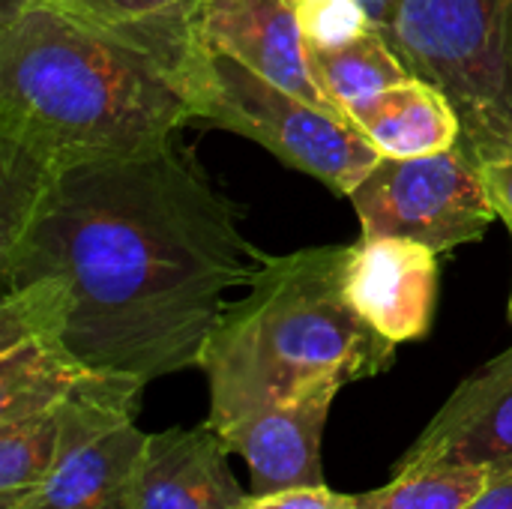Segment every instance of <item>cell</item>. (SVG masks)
Returning a JSON list of instances; mask_svg holds the SVG:
<instances>
[{
    "label": "cell",
    "instance_id": "6da1fadb",
    "mask_svg": "<svg viewBox=\"0 0 512 509\" xmlns=\"http://www.w3.org/2000/svg\"><path fill=\"white\" fill-rule=\"evenodd\" d=\"M264 261L243 207L177 135L69 165L0 237V339L45 336L93 372L150 384L201 366L225 291Z\"/></svg>",
    "mask_w": 512,
    "mask_h": 509
},
{
    "label": "cell",
    "instance_id": "7a4b0ae2",
    "mask_svg": "<svg viewBox=\"0 0 512 509\" xmlns=\"http://www.w3.org/2000/svg\"><path fill=\"white\" fill-rule=\"evenodd\" d=\"M189 120L156 57L57 3L27 6L0 24V237L69 165L153 150Z\"/></svg>",
    "mask_w": 512,
    "mask_h": 509
},
{
    "label": "cell",
    "instance_id": "3957f363",
    "mask_svg": "<svg viewBox=\"0 0 512 509\" xmlns=\"http://www.w3.org/2000/svg\"><path fill=\"white\" fill-rule=\"evenodd\" d=\"M351 255L354 246L267 255L249 294L225 306L198 366L207 375V423L216 432L312 381L354 384L393 366L396 342L348 297Z\"/></svg>",
    "mask_w": 512,
    "mask_h": 509
},
{
    "label": "cell",
    "instance_id": "277c9868",
    "mask_svg": "<svg viewBox=\"0 0 512 509\" xmlns=\"http://www.w3.org/2000/svg\"><path fill=\"white\" fill-rule=\"evenodd\" d=\"M411 75L459 114V147L477 162L512 153V0H396L387 30Z\"/></svg>",
    "mask_w": 512,
    "mask_h": 509
},
{
    "label": "cell",
    "instance_id": "5b68a950",
    "mask_svg": "<svg viewBox=\"0 0 512 509\" xmlns=\"http://www.w3.org/2000/svg\"><path fill=\"white\" fill-rule=\"evenodd\" d=\"M180 90L192 120L258 141L336 195H351L381 159L348 117L273 84L231 54L198 45L180 75Z\"/></svg>",
    "mask_w": 512,
    "mask_h": 509
},
{
    "label": "cell",
    "instance_id": "8992f818",
    "mask_svg": "<svg viewBox=\"0 0 512 509\" xmlns=\"http://www.w3.org/2000/svg\"><path fill=\"white\" fill-rule=\"evenodd\" d=\"M144 381L87 369L60 408V453L18 509H129L147 435L135 426Z\"/></svg>",
    "mask_w": 512,
    "mask_h": 509
},
{
    "label": "cell",
    "instance_id": "52a82bcc",
    "mask_svg": "<svg viewBox=\"0 0 512 509\" xmlns=\"http://www.w3.org/2000/svg\"><path fill=\"white\" fill-rule=\"evenodd\" d=\"M348 198L363 237H402L438 255L480 240L498 219L480 165L459 144L414 159L381 156Z\"/></svg>",
    "mask_w": 512,
    "mask_h": 509
},
{
    "label": "cell",
    "instance_id": "ba28073f",
    "mask_svg": "<svg viewBox=\"0 0 512 509\" xmlns=\"http://www.w3.org/2000/svg\"><path fill=\"white\" fill-rule=\"evenodd\" d=\"M483 471L495 483L512 477V348L468 375L393 474Z\"/></svg>",
    "mask_w": 512,
    "mask_h": 509
},
{
    "label": "cell",
    "instance_id": "9c48e42d",
    "mask_svg": "<svg viewBox=\"0 0 512 509\" xmlns=\"http://www.w3.org/2000/svg\"><path fill=\"white\" fill-rule=\"evenodd\" d=\"M342 387L339 378L312 381L294 396L219 429L228 453L249 465L255 495L324 483L321 438Z\"/></svg>",
    "mask_w": 512,
    "mask_h": 509
},
{
    "label": "cell",
    "instance_id": "30bf717a",
    "mask_svg": "<svg viewBox=\"0 0 512 509\" xmlns=\"http://www.w3.org/2000/svg\"><path fill=\"white\" fill-rule=\"evenodd\" d=\"M354 309L390 342H420L438 303V252L402 237H360L348 264Z\"/></svg>",
    "mask_w": 512,
    "mask_h": 509
},
{
    "label": "cell",
    "instance_id": "8fae6325",
    "mask_svg": "<svg viewBox=\"0 0 512 509\" xmlns=\"http://www.w3.org/2000/svg\"><path fill=\"white\" fill-rule=\"evenodd\" d=\"M195 42L231 54L273 84L333 111L306 66L297 0H204Z\"/></svg>",
    "mask_w": 512,
    "mask_h": 509
},
{
    "label": "cell",
    "instance_id": "7c38bea8",
    "mask_svg": "<svg viewBox=\"0 0 512 509\" xmlns=\"http://www.w3.org/2000/svg\"><path fill=\"white\" fill-rule=\"evenodd\" d=\"M228 459L225 441L207 420L147 435L129 509H234L243 492Z\"/></svg>",
    "mask_w": 512,
    "mask_h": 509
},
{
    "label": "cell",
    "instance_id": "4fadbf2b",
    "mask_svg": "<svg viewBox=\"0 0 512 509\" xmlns=\"http://www.w3.org/2000/svg\"><path fill=\"white\" fill-rule=\"evenodd\" d=\"M348 120L381 156L393 159L444 153L462 138V123L450 99L417 75L354 105Z\"/></svg>",
    "mask_w": 512,
    "mask_h": 509
},
{
    "label": "cell",
    "instance_id": "5bb4252c",
    "mask_svg": "<svg viewBox=\"0 0 512 509\" xmlns=\"http://www.w3.org/2000/svg\"><path fill=\"white\" fill-rule=\"evenodd\" d=\"M84 21L147 51L180 75L195 54V24L204 0H54Z\"/></svg>",
    "mask_w": 512,
    "mask_h": 509
},
{
    "label": "cell",
    "instance_id": "9a60e30c",
    "mask_svg": "<svg viewBox=\"0 0 512 509\" xmlns=\"http://www.w3.org/2000/svg\"><path fill=\"white\" fill-rule=\"evenodd\" d=\"M306 66L327 105L342 117L381 90L414 78L378 24L336 48L306 45Z\"/></svg>",
    "mask_w": 512,
    "mask_h": 509
},
{
    "label": "cell",
    "instance_id": "2e32d148",
    "mask_svg": "<svg viewBox=\"0 0 512 509\" xmlns=\"http://www.w3.org/2000/svg\"><path fill=\"white\" fill-rule=\"evenodd\" d=\"M60 408L0 417V509L21 507L51 474L63 435Z\"/></svg>",
    "mask_w": 512,
    "mask_h": 509
},
{
    "label": "cell",
    "instance_id": "e0dca14e",
    "mask_svg": "<svg viewBox=\"0 0 512 509\" xmlns=\"http://www.w3.org/2000/svg\"><path fill=\"white\" fill-rule=\"evenodd\" d=\"M495 480L483 471H420L393 474L381 489L354 495L357 509H465Z\"/></svg>",
    "mask_w": 512,
    "mask_h": 509
},
{
    "label": "cell",
    "instance_id": "ac0fdd59",
    "mask_svg": "<svg viewBox=\"0 0 512 509\" xmlns=\"http://www.w3.org/2000/svg\"><path fill=\"white\" fill-rule=\"evenodd\" d=\"M297 21L303 42L318 48L345 45L375 24L363 0H297Z\"/></svg>",
    "mask_w": 512,
    "mask_h": 509
},
{
    "label": "cell",
    "instance_id": "d6986e66",
    "mask_svg": "<svg viewBox=\"0 0 512 509\" xmlns=\"http://www.w3.org/2000/svg\"><path fill=\"white\" fill-rule=\"evenodd\" d=\"M234 509H357V498L342 495L327 483H321V486H300V489H282L267 495L249 492Z\"/></svg>",
    "mask_w": 512,
    "mask_h": 509
},
{
    "label": "cell",
    "instance_id": "ffe728a7",
    "mask_svg": "<svg viewBox=\"0 0 512 509\" xmlns=\"http://www.w3.org/2000/svg\"><path fill=\"white\" fill-rule=\"evenodd\" d=\"M480 171H483V180H486V189H489L498 219H504V225L512 234V153L507 159L480 165Z\"/></svg>",
    "mask_w": 512,
    "mask_h": 509
},
{
    "label": "cell",
    "instance_id": "44dd1931",
    "mask_svg": "<svg viewBox=\"0 0 512 509\" xmlns=\"http://www.w3.org/2000/svg\"><path fill=\"white\" fill-rule=\"evenodd\" d=\"M465 509H512V477L492 483L483 495H477Z\"/></svg>",
    "mask_w": 512,
    "mask_h": 509
},
{
    "label": "cell",
    "instance_id": "7402d4cb",
    "mask_svg": "<svg viewBox=\"0 0 512 509\" xmlns=\"http://www.w3.org/2000/svg\"><path fill=\"white\" fill-rule=\"evenodd\" d=\"M363 6L369 9L372 21L387 33L393 24V12H396V0H363Z\"/></svg>",
    "mask_w": 512,
    "mask_h": 509
},
{
    "label": "cell",
    "instance_id": "603a6c76",
    "mask_svg": "<svg viewBox=\"0 0 512 509\" xmlns=\"http://www.w3.org/2000/svg\"><path fill=\"white\" fill-rule=\"evenodd\" d=\"M39 3H54V0H0V24L12 21L18 12H24L27 6H39Z\"/></svg>",
    "mask_w": 512,
    "mask_h": 509
},
{
    "label": "cell",
    "instance_id": "cb8c5ba5",
    "mask_svg": "<svg viewBox=\"0 0 512 509\" xmlns=\"http://www.w3.org/2000/svg\"><path fill=\"white\" fill-rule=\"evenodd\" d=\"M510 327H512V297H510Z\"/></svg>",
    "mask_w": 512,
    "mask_h": 509
}]
</instances>
